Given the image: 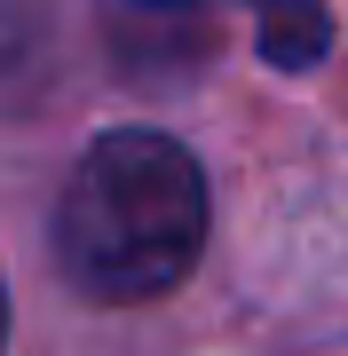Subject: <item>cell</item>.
<instances>
[{"label":"cell","instance_id":"obj_1","mask_svg":"<svg viewBox=\"0 0 348 356\" xmlns=\"http://www.w3.org/2000/svg\"><path fill=\"white\" fill-rule=\"evenodd\" d=\"M206 245V175L174 135L119 127L88 143L56 198V269L88 301H158Z\"/></svg>","mask_w":348,"mask_h":356},{"label":"cell","instance_id":"obj_4","mask_svg":"<svg viewBox=\"0 0 348 356\" xmlns=\"http://www.w3.org/2000/svg\"><path fill=\"white\" fill-rule=\"evenodd\" d=\"M0 341H8V293H0Z\"/></svg>","mask_w":348,"mask_h":356},{"label":"cell","instance_id":"obj_2","mask_svg":"<svg viewBox=\"0 0 348 356\" xmlns=\"http://www.w3.org/2000/svg\"><path fill=\"white\" fill-rule=\"evenodd\" d=\"M103 32H111V48L142 40V56H127V79L198 72V56H206V16H174V8H119Z\"/></svg>","mask_w":348,"mask_h":356},{"label":"cell","instance_id":"obj_3","mask_svg":"<svg viewBox=\"0 0 348 356\" xmlns=\"http://www.w3.org/2000/svg\"><path fill=\"white\" fill-rule=\"evenodd\" d=\"M333 48V16H317V8H270L261 16V56L270 64H285V72H301V64H317V56Z\"/></svg>","mask_w":348,"mask_h":356}]
</instances>
